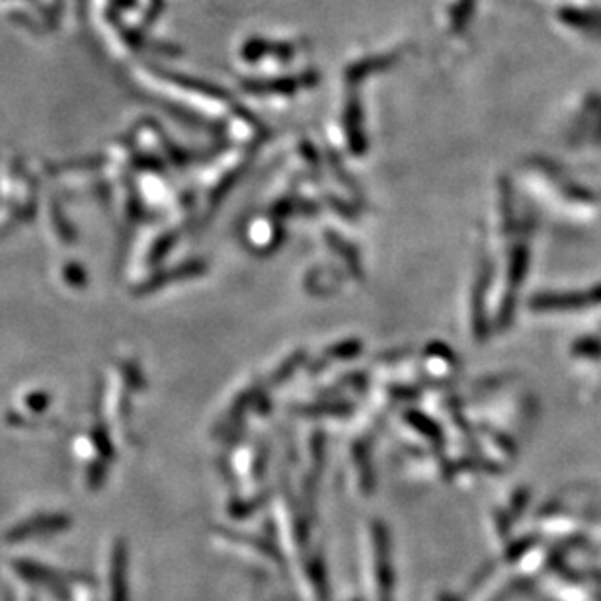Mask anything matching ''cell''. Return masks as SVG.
<instances>
[{"label":"cell","instance_id":"cell-1","mask_svg":"<svg viewBox=\"0 0 601 601\" xmlns=\"http://www.w3.org/2000/svg\"><path fill=\"white\" fill-rule=\"evenodd\" d=\"M10 568H13V572L16 574V578L22 580V584H29V586H41V588H59L63 582L61 574H57L55 571H51V568H46L44 564H38V563H31V561H13L10 563Z\"/></svg>","mask_w":601,"mask_h":601},{"label":"cell","instance_id":"cell-2","mask_svg":"<svg viewBox=\"0 0 601 601\" xmlns=\"http://www.w3.org/2000/svg\"><path fill=\"white\" fill-rule=\"evenodd\" d=\"M110 601H128V551L123 543L112 549L110 558Z\"/></svg>","mask_w":601,"mask_h":601},{"label":"cell","instance_id":"cell-3","mask_svg":"<svg viewBox=\"0 0 601 601\" xmlns=\"http://www.w3.org/2000/svg\"><path fill=\"white\" fill-rule=\"evenodd\" d=\"M589 303L584 293H541L533 297L531 307L537 311H572L582 309Z\"/></svg>","mask_w":601,"mask_h":601},{"label":"cell","instance_id":"cell-4","mask_svg":"<svg viewBox=\"0 0 601 601\" xmlns=\"http://www.w3.org/2000/svg\"><path fill=\"white\" fill-rule=\"evenodd\" d=\"M558 16H561L563 22L568 26L601 36V14L599 13H586V10L566 8V10H561V14Z\"/></svg>","mask_w":601,"mask_h":601},{"label":"cell","instance_id":"cell-5","mask_svg":"<svg viewBox=\"0 0 601 601\" xmlns=\"http://www.w3.org/2000/svg\"><path fill=\"white\" fill-rule=\"evenodd\" d=\"M65 522H46V523H29V525H22V527H16V530L8 535V541L10 543H24V541H31L36 539V537H41L46 533H53V531H61L63 527H65Z\"/></svg>","mask_w":601,"mask_h":601},{"label":"cell","instance_id":"cell-6","mask_svg":"<svg viewBox=\"0 0 601 601\" xmlns=\"http://www.w3.org/2000/svg\"><path fill=\"white\" fill-rule=\"evenodd\" d=\"M574 352L580 354V355H601V342H596V340H584V342H578L576 347H574Z\"/></svg>","mask_w":601,"mask_h":601},{"label":"cell","instance_id":"cell-7","mask_svg":"<svg viewBox=\"0 0 601 601\" xmlns=\"http://www.w3.org/2000/svg\"><path fill=\"white\" fill-rule=\"evenodd\" d=\"M589 303H601V286L596 288L592 293H588Z\"/></svg>","mask_w":601,"mask_h":601}]
</instances>
